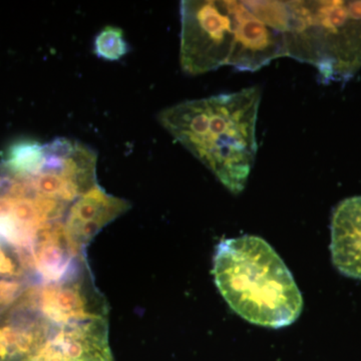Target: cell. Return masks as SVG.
I'll return each instance as SVG.
<instances>
[{"label": "cell", "mask_w": 361, "mask_h": 361, "mask_svg": "<svg viewBox=\"0 0 361 361\" xmlns=\"http://www.w3.org/2000/svg\"><path fill=\"white\" fill-rule=\"evenodd\" d=\"M288 56L315 66L323 82L361 68V1H287Z\"/></svg>", "instance_id": "5"}, {"label": "cell", "mask_w": 361, "mask_h": 361, "mask_svg": "<svg viewBox=\"0 0 361 361\" xmlns=\"http://www.w3.org/2000/svg\"><path fill=\"white\" fill-rule=\"evenodd\" d=\"M180 23V61L189 75L224 66L255 71L288 56L287 1L186 0Z\"/></svg>", "instance_id": "2"}, {"label": "cell", "mask_w": 361, "mask_h": 361, "mask_svg": "<svg viewBox=\"0 0 361 361\" xmlns=\"http://www.w3.org/2000/svg\"><path fill=\"white\" fill-rule=\"evenodd\" d=\"M212 272L230 308L252 324L283 329L302 312V295L290 270L261 237L222 240L216 247Z\"/></svg>", "instance_id": "4"}, {"label": "cell", "mask_w": 361, "mask_h": 361, "mask_svg": "<svg viewBox=\"0 0 361 361\" xmlns=\"http://www.w3.org/2000/svg\"><path fill=\"white\" fill-rule=\"evenodd\" d=\"M330 252L341 274L361 280V196L345 199L334 211Z\"/></svg>", "instance_id": "7"}, {"label": "cell", "mask_w": 361, "mask_h": 361, "mask_svg": "<svg viewBox=\"0 0 361 361\" xmlns=\"http://www.w3.org/2000/svg\"><path fill=\"white\" fill-rule=\"evenodd\" d=\"M0 361H115L87 262L28 287L0 314Z\"/></svg>", "instance_id": "1"}, {"label": "cell", "mask_w": 361, "mask_h": 361, "mask_svg": "<svg viewBox=\"0 0 361 361\" xmlns=\"http://www.w3.org/2000/svg\"><path fill=\"white\" fill-rule=\"evenodd\" d=\"M130 207L129 202L106 193L97 184L73 204L66 216L65 229L71 245L85 253L94 237Z\"/></svg>", "instance_id": "6"}, {"label": "cell", "mask_w": 361, "mask_h": 361, "mask_svg": "<svg viewBox=\"0 0 361 361\" xmlns=\"http://www.w3.org/2000/svg\"><path fill=\"white\" fill-rule=\"evenodd\" d=\"M96 54L106 61H118L127 54V42L123 39L122 30L118 27L104 28L96 39Z\"/></svg>", "instance_id": "8"}, {"label": "cell", "mask_w": 361, "mask_h": 361, "mask_svg": "<svg viewBox=\"0 0 361 361\" xmlns=\"http://www.w3.org/2000/svg\"><path fill=\"white\" fill-rule=\"evenodd\" d=\"M261 90L247 87L230 94L175 104L159 115L169 134L203 163L226 189L238 195L257 154Z\"/></svg>", "instance_id": "3"}]
</instances>
